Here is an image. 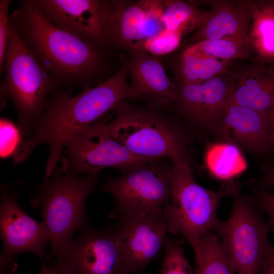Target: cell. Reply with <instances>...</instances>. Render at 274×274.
Listing matches in <instances>:
<instances>
[{
    "label": "cell",
    "mask_w": 274,
    "mask_h": 274,
    "mask_svg": "<svg viewBox=\"0 0 274 274\" xmlns=\"http://www.w3.org/2000/svg\"><path fill=\"white\" fill-rule=\"evenodd\" d=\"M10 23L61 88L83 89L104 82L107 48L56 26L32 0L20 1L10 15Z\"/></svg>",
    "instance_id": "1"
},
{
    "label": "cell",
    "mask_w": 274,
    "mask_h": 274,
    "mask_svg": "<svg viewBox=\"0 0 274 274\" xmlns=\"http://www.w3.org/2000/svg\"><path fill=\"white\" fill-rule=\"evenodd\" d=\"M128 72L123 64L113 76L95 87L82 89L72 95V89L54 91L33 125L30 135L14 155L15 164L29 157L38 145L45 144L49 155L45 169L50 175L60 160L68 142L81 130L91 125L128 98Z\"/></svg>",
    "instance_id": "2"
},
{
    "label": "cell",
    "mask_w": 274,
    "mask_h": 274,
    "mask_svg": "<svg viewBox=\"0 0 274 274\" xmlns=\"http://www.w3.org/2000/svg\"><path fill=\"white\" fill-rule=\"evenodd\" d=\"M97 182V174L79 177L54 170L38 186L31 203L42 208L51 244L49 258L62 252L73 241L75 231L86 224V200Z\"/></svg>",
    "instance_id": "3"
},
{
    "label": "cell",
    "mask_w": 274,
    "mask_h": 274,
    "mask_svg": "<svg viewBox=\"0 0 274 274\" xmlns=\"http://www.w3.org/2000/svg\"><path fill=\"white\" fill-rule=\"evenodd\" d=\"M4 71L1 96L14 104L19 128L22 135H26L52 93L61 88L29 51L10 23Z\"/></svg>",
    "instance_id": "4"
},
{
    "label": "cell",
    "mask_w": 274,
    "mask_h": 274,
    "mask_svg": "<svg viewBox=\"0 0 274 274\" xmlns=\"http://www.w3.org/2000/svg\"><path fill=\"white\" fill-rule=\"evenodd\" d=\"M172 194L162 211L168 232L183 236L190 245L214 231L220 220L217 210L221 199L239 186L226 183L217 191L207 189L194 180L189 162L174 165Z\"/></svg>",
    "instance_id": "5"
},
{
    "label": "cell",
    "mask_w": 274,
    "mask_h": 274,
    "mask_svg": "<svg viewBox=\"0 0 274 274\" xmlns=\"http://www.w3.org/2000/svg\"><path fill=\"white\" fill-rule=\"evenodd\" d=\"M112 111L115 116L105 123L106 128L131 153L156 159L168 157L174 165L188 162L182 137L165 115L125 101Z\"/></svg>",
    "instance_id": "6"
},
{
    "label": "cell",
    "mask_w": 274,
    "mask_h": 274,
    "mask_svg": "<svg viewBox=\"0 0 274 274\" xmlns=\"http://www.w3.org/2000/svg\"><path fill=\"white\" fill-rule=\"evenodd\" d=\"M233 205L226 220L214 230L227 252L236 274H259L269 245V224L255 199L242 194L239 187L231 194Z\"/></svg>",
    "instance_id": "7"
},
{
    "label": "cell",
    "mask_w": 274,
    "mask_h": 274,
    "mask_svg": "<svg viewBox=\"0 0 274 274\" xmlns=\"http://www.w3.org/2000/svg\"><path fill=\"white\" fill-rule=\"evenodd\" d=\"M158 160L138 164L124 171L120 177L106 181L100 190L114 199V207L110 214L112 218L121 222L162 210L168 202L173 167L158 164Z\"/></svg>",
    "instance_id": "8"
},
{
    "label": "cell",
    "mask_w": 274,
    "mask_h": 274,
    "mask_svg": "<svg viewBox=\"0 0 274 274\" xmlns=\"http://www.w3.org/2000/svg\"><path fill=\"white\" fill-rule=\"evenodd\" d=\"M63 152L66 158L61 170L74 175L97 174L107 167L125 171L159 160L131 153L110 134L105 123H93L81 130L68 142Z\"/></svg>",
    "instance_id": "9"
},
{
    "label": "cell",
    "mask_w": 274,
    "mask_h": 274,
    "mask_svg": "<svg viewBox=\"0 0 274 274\" xmlns=\"http://www.w3.org/2000/svg\"><path fill=\"white\" fill-rule=\"evenodd\" d=\"M78 236L57 257L61 274H130L115 226L105 229L83 225Z\"/></svg>",
    "instance_id": "10"
},
{
    "label": "cell",
    "mask_w": 274,
    "mask_h": 274,
    "mask_svg": "<svg viewBox=\"0 0 274 274\" xmlns=\"http://www.w3.org/2000/svg\"><path fill=\"white\" fill-rule=\"evenodd\" d=\"M8 186H1L0 230L3 249L0 256V271L4 272L13 259L22 252H30L43 259L49 241L44 222L30 217L19 206L15 192Z\"/></svg>",
    "instance_id": "11"
},
{
    "label": "cell",
    "mask_w": 274,
    "mask_h": 274,
    "mask_svg": "<svg viewBox=\"0 0 274 274\" xmlns=\"http://www.w3.org/2000/svg\"><path fill=\"white\" fill-rule=\"evenodd\" d=\"M54 25L105 48L109 1L32 0Z\"/></svg>",
    "instance_id": "12"
},
{
    "label": "cell",
    "mask_w": 274,
    "mask_h": 274,
    "mask_svg": "<svg viewBox=\"0 0 274 274\" xmlns=\"http://www.w3.org/2000/svg\"><path fill=\"white\" fill-rule=\"evenodd\" d=\"M115 226L130 274L143 270L164 246L168 232L162 210L126 219Z\"/></svg>",
    "instance_id": "13"
},
{
    "label": "cell",
    "mask_w": 274,
    "mask_h": 274,
    "mask_svg": "<svg viewBox=\"0 0 274 274\" xmlns=\"http://www.w3.org/2000/svg\"><path fill=\"white\" fill-rule=\"evenodd\" d=\"M231 78L218 77L195 84L181 83L176 102L181 113L198 125L212 127L230 102Z\"/></svg>",
    "instance_id": "14"
},
{
    "label": "cell",
    "mask_w": 274,
    "mask_h": 274,
    "mask_svg": "<svg viewBox=\"0 0 274 274\" xmlns=\"http://www.w3.org/2000/svg\"><path fill=\"white\" fill-rule=\"evenodd\" d=\"M212 128L227 143L251 152L263 151L272 142L267 115L231 101Z\"/></svg>",
    "instance_id": "15"
},
{
    "label": "cell",
    "mask_w": 274,
    "mask_h": 274,
    "mask_svg": "<svg viewBox=\"0 0 274 274\" xmlns=\"http://www.w3.org/2000/svg\"><path fill=\"white\" fill-rule=\"evenodd\" d=\"M156 0L109 1L107 33L110 47L129 52L144 50V29L147 14Z\"/></svg>",
    "instance_id": "16"
},
{
    "label": "cell",
    "mask_w": 274,
    "mask_h": 274,
    "mask_svg": "<svg viewBox=\"0 0 274 274\" xmlns=\"http://www.w3.org/2000/svg\"><path fill=\"white\" fill-rule=\"evenodd\" d=\"M209 3L211 9L208 16L192 36L191 45L207 40L250 41V2L218 1Z\"/></svg>",
    "instance_id": "17"
},
{
    "label": "cell",
    "mask_w": 274,
    "mask_h": 274,
    "mask_svg": "<svg viewBox=\"0 0 274 274\" xmlns=\"http://www.w3.org/2000/svg\"><path fill=\"white\" fill-rule=\"evenodd\" d=\"M123 64L130 78L128 98L154 95L176 101L177 87L167 77L157 56L145 50L132 51Z\"/></svg>",
    "instance_id": "18"
},
{
    "label": "cell",
    "mask_w": 274,
    "mask_h": 274,
    "mask_svg": "<svg viewBox=\"0 0 274 274\" xmlns=\"http://www.w3.org/2000/svg\"><path fill=\"white\" fill-rule=\"evenodd\" d=\"M231 102L267 115L274 101V65L258 63L231 78Z\"/></svg>",
    "instance_id": "19"
},
{
    "label": "cell",
    "mask_w": 274,
    "mask_h": 274,
    "mask_svg": "<svg viewBox=\"0 0 274 274\" xmlns=\"http://www.w3.org/2000/svg\"><path fill=\"white\" fill-rule=\"evenodd\" d=\"M249 38L259 61H274V1L250 2Z\"/></svg>",
    "instance_id": "20"
},
{
    "label": "cell",
    "mask_w": 274,
    "mask_h": 274,
    "mask_svg": "<svg viewBox=\"0 0 274 274\" xmlns=\"http://www.w3.org/2000/svg\"><path fill=\"white\" fill-rule=\"evenodd\" d=\"M195 259L194 274H236L218 235L210 231L191 245Z\"/></svg>",
    "instance_id": "21"
},
{
    "label": "cell",
    "mask_w": 274,
    "mask_h": 274,
    "mask_svg": "<svg viewBox=\"0 0 274 274\" xmlns=\"http://www.w3.org/2000/svg\"><path fill=\"white\" fill-rule=\"evenodd\" d=\"M207 166L216 178L229 180L243 173L247 162L238 147L229 143H219L209 146L205 157Z\"/></svg>",
    "instance_id": "22"
},
{
    "label": "cell",
    "mask_w": 274,
    "mask_h": 274,
    "mask_svg": "<svg viewBox=\"0 0 274 274\" xmlns=\"http://www.w3.org/2000/svg\"><path fill=\"white\" fill-rule=\"evenodd\" d=\"M209 11L198 9L191 2L178 0L164 1L161 19L165 29L181 32L183 36L196 30L205 21Z\"/></svg>",
    "instance_id": "23"
},
{
    "label": "cell",
    "mask_w": 274,
    "mask_h": 274,
    "mask_svg": "<svg viewBox=\"0 0 274 274\" xmlns=\"http://www.w3.org/2000/svg\"><path fill=\"white\" fill-rule=\"evenodd\" d=\"M230 61L201 57L185 50L178 67L181 83L195 84L221 77L227 72Z\"/></svg>",
    "instance_id": "24"
},
{
    "label": "cell",
    "mask_w": 274,
    "mask_h": 274,
    "mask_svg": "<svg viewBox=\"0 0 274 274\" xmlns=\"http://www.w3.org/2000/svg\"><path fill=\"white\" fill-rule=\"evenodd\" d=\"M251 48L250 41L224 39L201 41L190 46L185 50L201 57L230 61L248 58Z\"/></svg>",
    "instance_id": "25"
},
{
    "label": "cell",
    "mask_w": 274,
    "mask_h": 274,
    "mask_svg": "<svg viewBox=\"0 0 274 274\" xmlns=\"http://www.w3.org/2000/svg\"><path fill=\"white\" fill-rule=\"evenodd\" d=\"M164 246L165 253L158 274H194L184 254L181 240L167 236Z\"/></svg>",
    "instance_id": "26"
},
{
    "label": "cell",
    "mask_w": 274,
    "mask_h": 274,
    "mask_svg": "<svg viewBox=\"0 0 274 274\" xmlns=\"http://www.w3.org/2000/svg\"><path fill=\"white\" fill-rule=\"evenodd\" d=\"M183 37L180 31L165 29L157 36L146 41L143 49L155 56L165 55L178 47Z\"/></svg>",
    "instance_id": "27"
},
{
    "label": "cell",
    "mask_w": 274,
    "mask_h": 274,
    "mask_svg": "<svg viewBox=\"0 0 274 274\" xmlns=\"http://www.w3.org/2000/svg\"><path fill=\"white\" fill-rule=\"evenodd\" d=\"M0 155L6 158L15 154L23 143L22 134L10 120L2 118L0 121Z\"/></svg>",
    "instance_id": "28"
},
{
    "label": "cell",
    "mask_w": 274,
    "mask_h": 274,
    "mask_svg": "<svg viewBox=\"0 0 274 274\" xmlns=\"http://www.w3.org/2000/svg\"><path fill=\"white\" fill-rule=\"evenodd\" d=\"M10 0L0 1V73L4 71V63L8 45L10 15Z\"/></svg>",
    "instance_id": "29"
},
{
    "label": "cell",
    "mask_w": 274,
    "mask_h": 274,
    "mask_svg": "<svg viewBox=\"0 0 274 274\" xmlns=\"http://www.w3.org/2000/svg\"><path fill=\"white\" fill-rule=\"evenodd\" d=\"M255 195L258 207L267 215L270 232H274V194L258 189L255 191Z\"/></svg>",
    "instance_id": "30"
},
{
    "label": "cell",
    "mask_w": 274,
    "mask_h": 274,
    "mask_svg": "<svg viewBox=\"0 0 274 274\" xmlns=\"http://www.w3.org/2000/svg\"><path fill=\"white\" fill-rule=\"evenodd\" d=\"M259 274H274V245L268 246L263 258Z\"/></svg>",
    "instance_id": "31"
},
{
    "label": "cell",
    "mask_w": 274,
    "mask_h": 274,
    "mask_svg": "<svg viewBox=\"0 0 274 274\" xmlns=\"http://www.w3.org/2000/svg\"><path fill=\"white\" fill-rule=\"evenodd\" d=\"M256 183L262 187H274V168L257 180Z\"/></svg>",
    "instance_id": "32"
},
{
    "label": "cell",
    "mask_w": 274,
    "mask_h": 274,
    "mask_svg": "<svg viewBox=\"0 0 274 274\" xmlns=\"http://www.w3.org/2000/svg\"><path fill=\"white\" fill-rule=\"evenodd\" d=\"M38 274H61L57 270L55 266L52 264L46 265L45 263L39 271Z\"/></svg>",
    "instance_id": "33"
},
{
    "label": "cell",
    "mask_w": 274,
    "mask_h": 274,
    "mask_svg": "<svg viewBox=\"0 0 274 274\" xmlns=\"http://www.w3.org/2000/svg\"><path fill=\"white\" fill-rule=\"evenodd\" d=\"M268 120L270 125L271 141L274 143V118Z\"/></svg>",
    "instance_id": "34"
},
{
    "label": "cell",
    "mask_w": 274,
    "mask_h": 274,
    "mask_svg": "<svg viewBox=\"0 0 274 274\" xmlns=\"http://www.w3.org/2000/svg\"><path fill=\"white\" fill-rule=\"evenodd\" d=\"M274 118V101L271 108V110L268 114V119Z\"/></svg>",
    "instance_id": "35"
}]
</instances>
